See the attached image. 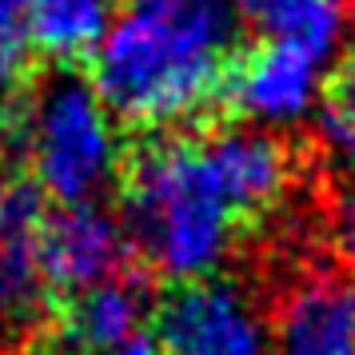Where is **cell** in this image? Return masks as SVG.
<instances>
[{
  "label": "cell",
  "instance_id": "1",
  "mask_svg": "<svg viewBox=\"0 0 355 355\" xmlns=\"http://www.w3.org/2000/svg\"><path fill=\"white\" fill-rule=\"evenodd\" d=\"M236 0H124L88 64L104 108L136 132L211 124L224 64L240 40Z\"/></svg>",
  "mask_w": 355,
  "mask_h": 355
},
{
  "label": "cell",
  "instance_id": "2",
  "mask_svg": "<svg viewBox=\"0 0 355 355\" xmlns=\"http://www.w3.org/2000/svg\"><path fill=\"white\" fill-rule=\"evenodd\" d=\"M116 192L132 252L168 279L211 275L240 236L204 136L180 128L136 132L120 152Z\"/></svg>",
  "mask_w": 355,
  "mask_h": 355
},
{
  "label": "cell",
  "instance_id": "3",
  "mask_svg": "<svg viewBox=\"0 0 355 355\" xmlns=\"http://www.w3.org/2000/svg\"><path fill=\"white\" fill-rule=\"evenodd\" d=\"M120 152L104 100L80 68H60L49 84H33L24 156L28 176L56 204H96L120 176Z\"/></svg>",
  "mask_w": 355,
  "mask_h": 355
},
{
  "label": "cell",
  "instance_id": "4",
  "mask_svg": "<svg viewBox=\"0 0 355 355\" xmlns=\"http://www.w3.org/2000/svg\"><path fill=\"white\" fill-rule=\"evenodd\" d=\"M156 355H263V327L236 284L220 275L168 279L148 304Z\"/></svg>",
  "mask_w": 355,
  "mask_h": 355
},
{
  "label": "cell",
  "instance_id": "5",
  "mask_svg": "<svg viewBox=\"0 0 355 355\" xmlns=\"http://www.w3.org/2000/svg\"><path fill=\"white\" fill-rule=\"evenodd\" d=\"M320 60L311 49L275 36L236 44L224 64L216 120H295L315 96Z\"/></svg>",
  "mask_w": 355,
  "mask_h": 355
},
{
  "label": "cell",
  "instance_id": "6",
  "mask_svg": "<svg viewBox=\"0 0 355 355\" xmlns=\"http://www.w3.org/2000/svg\"><path fill=\"white\" fill-rule=\"evenodd\" d=\"M128 232L96 204H60L49 211L36 263H40V288L44 307L68 295L108 284L132 268Z\"/></svg>",
  "mask_w": 355,
  "mask_h": 355
},
{
  "label": "cell",
  "instance_id": "7",
  "mask_svg": "<svg viewBox=\"0 0 355 355\" xmlns=\"http://www.w3.org/2000/svg\"><path fill=\"white\" fill-rule=\"evenodd\" d=\"M148 304L152 295L144 272H124L80 295L56 300L44 307L33 355H112L124 339L140 331Z\"/></svg>",
  "mask_w": 355,
  "mask_h": 355
},
{
  "label": "cell",
  "instance_id": "8",
  "mask_svg": "<svg viewBox=\"0 0 355 355\" xmlns=\"http://www.w3.org/2000/svg\"><path fill=\"white\" fill-rule=\"evenodd\" d=\"M204 152L216 168V180L224 188V200L240 232L256 227L268 211H275L291 180V156L284 140L268 132L220 128L204 132Z\"/></svg>",
  "mask_w": 355,
  "mask_h": 355
},
{
  "label": "cell",
  "instance_id": "9",
  "mask_svg": "<svg viewBox=\"0 0 355 355\" xmlns=\"http://www.w3.org/2000/svg\"><path fill=\"white\" fill-rule=\"evenodd\" d=\"M275 355H355V291L315 275L279 307Z\"/></svg>",
  "mask_w": 355,
  "mask_h": 355
},
{
  "label": "cell",
  "instance_id": "10",
  "mask_svg": "<svg viewBox=\"0 0 355 355\" xmlns=\"http://www.w3.org/2000/svg\"><path fill=\"white\" fill-rule=\"evenodd\" d=\"M124 0H33L24 12V44L52 68H88Z\"/></svg>",
  "mask_w": 355,
  "mask_h": 355
},
{
  "label": "cell",
  "instance_id": "11",
  "mask_svg": "<svg viewBox=\"0 0 355 355\" xmlns=\"http://www.w3.org/2000/svg\"><path fill=\"white\" fill-rule=\"evenodd\" d=\"M236 8L263 36L295 40L315 56H327L343 33V4L339 0H236Z\"/></svg>",
  "mask_w": 355,
  "mask_h": 355
},
{
  "label": "cell",
  "instance_id": "12",
  "mask_svg": "<svg viewBox=\"0 0 355 355\" xmlns=\"http://www.w3.org/2000/svg\"><path fill=\"white\" fill-rule=\"evenodd\" d=\"M28 44L24 40H0V152L20 148L24 152V124H28V100H33V72H28Z\"/></svg>",
  "mask_w": 355,
  "mask_h": 355
},
{
  "label": "cell",
  "instance_id": "13",
  "mask_svg": "<svg viewBox=\"0 0 355 355\" xmlns=\"http://www.w3.org/2000/svg\"><path fill=\"white\" fill-rule=\"evenodd\" d=\"M320 128L323 140L355 168V52H347L323 84Z\"/></svg>",
  "mask_w": 355,
  "mask_h": 355
},
{
  "label": "cell",
  "instance_id": "14",
  "mask_svg": "<svg viewBox=\"0 0 355 355\" xmlns=\"http://www.w3.org/2000/svg\"><path fill=\"white\" fill-rule=\"evenodd\" d=\"M33 0H0V40H24V12Z\"/></svg>",
  "mask_w": 355,
  "mask_h": 355
},
{
  "label": "cell",
  "instance_id": "15",
  "mask_svg": "<svg viewBox=\"0 0 355 355\" xmlns=\"http://www.w3.org/2000/svg\"><path fill=\"white\" fill-rule=\"evenodd\" d=\"M336 243L339 252L355 263V196H347L336 211Z\"/></svg>",
  "mask_w": 355,
  "mask_h": 355
},
{
  "label": "cell",
  "instance_id": "16",
  "mask_svg": "<svg viewBox=\"0 0 355 355\" xmlns=\"http://www.w3.org/2000/svg\"><path fill=\"white\" fill-rule=\"evenodd\" d=\"M112 355H156V347H152L148 331H136V336L124 339V343H120V347H116Z\"/></svg>",
  "mask_w": 355,
  "mask_h": 355
}]
</instances>
